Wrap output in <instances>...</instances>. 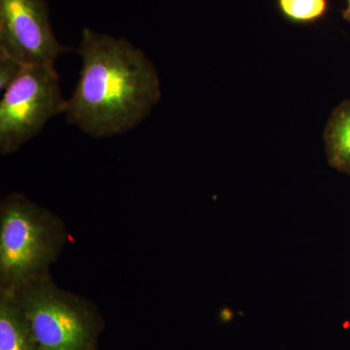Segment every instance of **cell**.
Wrapping results in <instances>:
<instances>
[{"mask_svg":"<svg viewBox=\"0 0 350 350\" xmlns=\"http://www.w3.org/2000/svg\"><path fill=\"white\" fill-rule=\"evenodd\" d=\"M77 53L82 64L79 79L64 114L83 133L94 138L122 135L160 103L156 66L126 38L85 27Z\"/></svg>","mask_w":350,"mask_h":350,"instance_id":"6da1fadb","label":"cell"},{"mask_svg":"<svg viewBox=\"0 0 350 350\" xmlns=\"http://www.w3.org/2000/svg\"><path fill=\"white\" fill-rule=\"evenodd\" d=\"M63 219L22 193L0 202V290L20 289L51 275L68 243Z\"/></svg>","mask_w":350,"mask_h":350,"instance_id":"7a4b0ae2","label":"cell"},{"mask_svg":"<svg viewBox=\"0 0 350 350\" xmlns=\"http://www.w3.org/2000/svg\"><path fill=\"white\" fill-rule=\"evenodd\" d=\"M14 292L40 350H98L105 323L93 301L57 286L51 275Z\"/></svg>","mask_w":350,"mask_h":350,"instance_id":"3957f363","label":"cell"},{"mask_svg":"<svg viewBox=\"0 0 350 350\" xmlns=\"http://www.w3.org/2000/svg\"><path fill=\"white\" fill-rule=\"evenodd\" d=\"M66 100L55 66H25L0 100V154L8 156L36 137Z\"/></svg>","mask_w":350,"mask_h":350,"instance_id":"277c9868","label":"cell"},{"mask_svg":"<svg viewBox=\"0 0 350 350\" xmlns=\"http://www.w3.org/2000/svg\"><path fill=\"white\" fill-rule=\"evenodd\" d=\"M0 49L25 66H55L71 51L55 36L47 0H0Z\"/></svg>","mask_w":350,"mask_h":350,"instance_id":"5b68a950","label":"cell"},{"mask_svg":"<svg viewBox=\"0 0 350 350\" xmlns=\"http://www.w3.org/2000/svg\"><path fill=\"white\" fill-rule=\"evenodd\" d=\"M0 350H40L12 290H0Z\"/></svg>","mask_w":350,"mask_h":350,"instance_id":"8992f818","label":"cell"},{"mask_svg":"<svg viewBox=\"0 0 350 350\" xmlns=\"http://www.w3.org/2000/svg\"><path fill=\"white\" fill-rule=\"evenodd\" d=\"M324 142L331 167L350 175V100L332 113L324 131Z\"/></svg>","mask_w":350,"mask_h":350,"instance_id":"52a82bcc","label":"cell"},{"mask_svg":"<svg viewBox=\"0 0 350 350\" xmlns=\"http://www.w3.org/2000/svg\"><path fill=\"white\" fill-rule=\"evenodd\" d=\"M283 17L294 24H314L325 17L329 0H276Z\"/></svg>","mask_w":350,"mask_h":350,"instance_id":"ba28073f","label":"cell"},{"mask_svg":"<svg viewBox=\"0 0 350 350\" xmlns=\"http://www.w3.org/2000/svg\"><path fill=\"white\" fill-rule=\"evenodd\" d=\"M25 66V64L0 49V91H5L19 77Z\"/></svg>","mask_w":350,"mask_h":350,"instance_id":"9c48e42d","label":"cell"},{"mask_svg":"<svg viewBox=\"0 0 350 350\" xmlns=\"http://www.w3.org/2000/svg\"><path fill=\"white\" fill-rule=\"evenodd\" d=\"M342 13V17L345 18V20H347V22L350 23V0H347V7Z\"/></svg>","mask_w":350,"mask_h":350,"instance_id":"30bf717a","label":"cell"}]
</instances>
